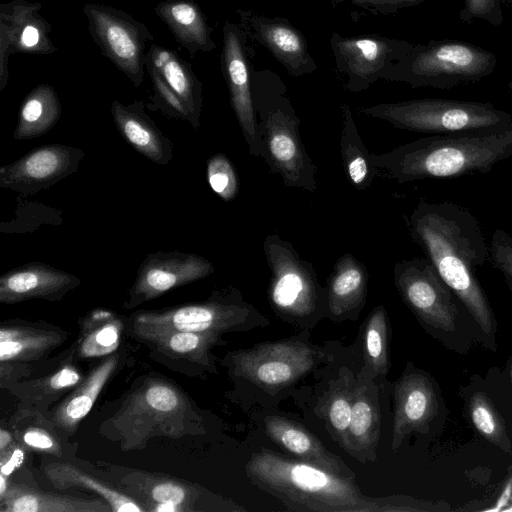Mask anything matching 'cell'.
I'll return each instance as SVG.
<instances>
[{
    "label": "cell",
    "mask_w": 512,
    "mask_h": 512,
    "mask_svg": "<svg viewBox=\"0 0 512 512\" xmlns=\"http://www.w3.org/2000/svg\"><path fill=\"white\" fill-rule=\"evenodd\" d=\"M511 380H512V367H511Z\"/></svg>",
    "instance_id": "51"
},
{
    "label": "cell",
    "mask_w": 512,
    "mask_h": 512,
    "mask_svg": "<svg viewBox=\"0 0 512 512\" xmlns=\"http://www.w3.org/2000/svg\"><path fill=\"white\" fill-rule=\"evenodd\" d=\"M78 359L75 341L56 356L50 368L44 367L42 374L19 380L6 390L19 401L18 406L48 412L54 403L84 380L86 375L77 364Z\"/></svg>",
    "instance_id": "22"
},
{
    "label": "cell",
    "mask_w": 512,
    "mask_h": 512,
    "mask_svg": "<svg viewBox=\"0 0 512 512\" xmlns=\"http://www.w3.org/2000/svg\"><path fill=\"white\" fill-rule=\"evenodd\" d=\"M368 272L351 253L335 262L326 285V317L335 321L355 318L366 302Z\"/></svg>",
    "instance_id": "29"
},
{
    "label": "cell",
    "mask_w": 512,
    "mask_h": 512,
    "mask_svg": "<svg viewBox=\"0 0 512 512\" xmlns=\"http://www.w3.org/2000/svg\"><path fill=\"white\" fill-rule=\"evenodd\" d=\"M393 273L399 295L419 320L439 330H455L456 295L428 259L401 260L394 265Z\"/></svg>",
    "instance_id": "14"
},
{
    "label": "cell",
    "mask_w": 512,
    "mask_h": 512,
    "mask_svg": "<svg viewBox=\"0 0 512 512\" xmlns=\"http://www.w3.org/2000/svg\"><path fill=\"white\" fill-rule=\"evenodd\" d=\"M501 3H504L506 5H511L512 4V0H499Z\"/></svg>",
    "instance_id": "49"
},
{
    "label": "cell",
    "mask_w": 512,
    "mask_h": 512,
    "mask_svg": "<svg viewBox=\"0 0 512 512\" xmlns=\"http://www.w3.org/2000/svg\"><path fill=\"white\" fill-rule=\"evenodd\" d=\"M121 317L105 309H95L81 319L77 344L79 359L105 357L117 351L124 325Z\"/></svg>",
    "instance_id": "37"
},
{
    "label": "cell",
    "mask_w": 512,
    "mask_h": 512,
    "mask_svg": "<svg viewBox=\"0 0 512 512\" xmlns=\"http://www.w3.org/2000/svg\"><path fill=\"white\" fill-rule=\"evenodd\" d=\"M113 484L136 500L145 512H239L237 503L208 489L170 475L126 468L115 464H98Z\"/></svg>",
    "instance_id": "11"
},
{
    "label": "cell",
    "mask_w": 512,
    "mask_h": 512,
    "mask_svg": "<svg viewBox=\"0 0 512 512\" xmlns=\"http://www.w3.org/2000/svg\"><path fill=\"white\" fill-rule=\"evenodd\" d=\"M8 427L16 441L28 452L62 458L72 450L48 412L17 405L8 421Z\"/></svg>",
    "instance_id": "34"
},
{
    "label": "cell",
    "mask_w": 512,
    "mask_h": 512,
    "mask_svg": "<svg viewBox=\"0 0 512 512\" xmlns=\"http://www.w3.org/2000/svg\"><path fill=\"white\" fill-rule=\"evenodd\" d=\"M125 361L123 352L105 356L61 401L48 411L61 435L69 440L93 408L104 387Z\"/></svg>",
    "instance_id": "25"
},
{
    "label": "cell",
    "mask_w": 512,
    "mask_h": 512,
    "mask_svg": "<svg viewBox=\"0 0 512 512\" xmlns=\"http://www.w3.org/2000/svg\"><path fill=\"white\" fill-rule=\"evenodd\" d=\"M143 100L125 105L111 103V115L124 140L138 153L158 165H167L174 156V145L145 112Z\"/></svg>",
    "instance_id": "26"
},
{
    "label": "cell",
    "mask_w": 512,
    "mask_h": 512,
    "mask_svg": "<svg viewBox=\"0 0 512 512\" xmlns=\"http://www.w3.org/2000/svg\"><path fill=\"white\" fill-rule=\"evenodd\" d=\"M27 453L29 452L17 441L0 451V474L10 477L24 463Z\"/></svg>",
    "instance_id": "46"
},
{
    "label": "cell",
    "mask_w": 512,
    "mask_h": 512,
    "mask_svg": "<svg viewBox=\"0 0 512 512\" xmlns=\"http://www.w3.org/2000/svg\"><path fill=\"white\" fill-rule=\"evenodd\" d=\"M132 337L171 369L187 375L216 373L212 348L222 345L221 335L146 327L129 323Z\"/></svg>",
    "instance_id": "19"
},
{
    "label": "cell",
    "mask_w": 512,
    "mask_h": 512,
    "mask_svg": "<svg viewBox=\"0 0 512 512\" xmlns=\"http://www.w3.org/2000/svg\"><path fill=\"white\" fill-rule=\"evenodd\" d=\"M152 84V94L146 107L152 111H160L171 119L186 121L190 124L188 110L179 97L169 88L160 74L150 65H145Z\"/></svg>",
    "instance_id": "41"
},
{
    "label": "cell",
    "mask_w": 512,
    "mask_h": 512,
    "mask_svg": "<svg viewBox=\"0 0 512 512\" xmlns=\"http://www.w3.org/2000/svg\"><path fill=\"white\" fill-rule=\"evenodd\" d=\"M330 46L344 87L358 93L383 79L390 66L406 56L414 44L378 34L343 37L334 32Z\"/></svg>",
    "instance_id": "13"
},
{
    "label": "cell",
    "mask_w": 512,
    "mask_h": 512,
    "mask_svg": "<svg viewBox=\"0 0 512 512\" xmlns=\"http://www.w3.org/2000/svg\"><path fill=\"white\" fill-rule=\"evenodd\" d=\"M411 238L485 334L493 314L476 270L489 261V244L476 216L458 203L421 200L407 218Z\"/></svg>",
    "instance_id": "1"
},
{
    "label": "cell",
    "mask_w": 512,
    "mask_h": 512,
    "mask_svg": "<svg viewBox=\"0 0 512 512\" xmlns=\"http://www.w3.org/2000/svg\"><path fill=\"white\" fill-rule=\"evenodd\" d=\"M489 262L504 276L512 292V234L494 230L489 243Z\"/></svg>",
    "instance_id": "43"
},
{
    "label": "cell",
    "mask_w": 512,
    "mask_h": 512,
    "mask_svg": "<svg viewBox=\"0 0 512 512\" xmlns=\"http://www.w3.org/2000/svg\"><path fill=\"white\" fill-rule=\"evenodd\" d=\"M327 359L322 347L290 338L232 351L222 364L235 380L267 394H276L292 387Z\"/></svg>",
    "instance_id": "9"
},
{
    "label": "cell",
    "mask_w": 512,
    "mask_h": 512,
    "mask_svg": "<svg viewBox=\"0 0 512 512\" xmlns=\"http://www.w3.org/2000/svg\"><path fill=\"white\" fill-rule=\"evenodd\" d=\"M341 110L343 121L339 146L343 170L351 186L363 191L371 186L378 169L359 135L349 105L342 104Z\"/></svg>",
    "instance_id": "36"
},
{
    "label": "cell",
    "mask_w": 512,
    "mask_h": 512,
    "mask_svg": "<svg viewBox=\"0 0 512 512\" xmlns=\"http://www.w3.org/2000/svg\"><path fill=\"white\" fill-rule=\"evenodd\" d=\"M387 312L382 305L368 315L364 327L365 364L359 375L371 379L385 376L389 370V335Z\"/></svg>",
    "instance_id": "39"
},
{
    "label": "cell",
    "mask_w": 512,
    "mask_h": 512,
    "mask_svg": "<svg viewBox=\"0 0 512 512\" xmlns=\"http://www.w3.org/2000/svg\"><path fill=\"white\" fill-rule=\"evenodd\" d=\"M459 19L463 23H471L474 19H479L499 27L504 21L501 2L499 0H464Z\"/></svg>",
    "instance_id": "44"
},
{
    "label": "cell",
    "mask_w": 512,
    "mask_h": 512,
    "mask_svg": "<svg viewBox=\"0 0 512 512\" xmlns=\"http://www.w3.org/2000/svg\"><path fill=\"white\" fill-rule=\"evenodd\" d=\"M82 11L88 32L102 55L134 87H140L146 71L147 44L153 40L149 28L127 12L106 4L86 3Z\"/></svg>",
    "instance_id": "12"
},
{
    "label": "cell",
    "mask_w": 512,
    "mask_h": 512,
    "mask_svg": "<svg viewBox=\"0 0 512 512\" xmlns=\"http://www.w3.org/2000/svg\"><path fill=\"white\" fill-rule=\"evenodd\" d=\"M253 102L258 131L264 144L270 171L285 186L311 193L317 191V166L300 136V120L289 98L277 86L253 77Z\"/></svg>",
    "instance_id": "5"
},
{
    "label": "cell",
    "mask_w": 512,
    "mask_h": 512,
    "mask_svg": "<svg viewBox=\"0 0 512 512\" xmlns=\"http://www.w3.org/2000/svg\"><path fill=\"white\" fill-rule=\"evenodd\" d=\"M128 323L166 330L221 335L246 331L268 324L239 290L227 287L214 291L209 299L161 310H139Z\"/></svg>",
    "instance_id": "10"
},
{
    "label": "cell",
    "mask_w": 512,
    "mask_h": 512,
    "mask_svg": "<svg viewBox=\"0 0 512 512\" xmlns=\"http://www.w3.org/2000/svg\"><path fill=\"white\" fill-rule=\"evenodd\" d=\"M68 339V333L46 322L10 319L0 324V387L37 371L56 348Z\"/></svg>",
    "instance_id": "15"
},
{
    "label": "cell",
    "mask_w": 512,
    "mask_h": 512,
    "mask_svg": "<svg viewBox=\"0 0 512 512\" xmlns=\"http://www.w3.org/2000/svg\"><path fill=\"white\" fill-rule=\"evenodd\" d=\"M41 4L30 0H12L0 5V91L9 79L8 60L14 53L51 55L50 23L40 14Z\"/></svg>",
    "instance_id": "20"
},
{
    "label": "cell",
    "mask_w": 512,
    "mask_h": 512,
    "mask_svg": "<svg viewBox=\"0 0 512 512\" xmlns=\"http://www.w3.org/2000/svg\"><path fill=\"white\" fill-rule=\"evenodd\" d=\"M61 112L55 89L49 84L37 85L20 104L13 138L29 140L47 134L58 123Z\"/></svg>",
    "instance_id": "35"
},
{
    "label": "cell",
    "mask_w": 512,
    "mask_h": 512,
    "mask_svg": "<svg viewBox=\"0 0 512 512\" xmlns=\"http://www.w3.org/2000/svg\"><path fill=\"white\" fill-rule=\"evenodd\" d=\"M16 439L10 428L1 427L0 429V451H3L15 443Z\"/></svg>",
    "instance_id": "48"
},
{
    "label": "cell",
    "mask_w": 512,
    "mask_h": 512,
    "mask_svg": "<svg viewBox=\"0 0 512 512\" xmlns=\"http://www.w3.org/2000/svg\"><path fill=\"white\" fill-rule=\"evenodd\" d=\"M267 436L294 458L330 472L356 479L351 468L300 423L280 415L264 419Z\"/></svg>",
    "instance_id": "27"
},
{
    "label": "cell",
    "mask_w": 512,
    "mask_h": 512,
    "mask_svg": "<svg viewBox=\"0 0 512 512\" xmlns=\"http://www.w3.org/2000/svg\"><path fill=\"white\" fill-rule=\"evenodd\" d=\"M236 13L248 39L267 49L290 75L300 77L317 69L304 35L286 18L244 9Z\"/></svg>",
    "instance_id": "21"
},
{
    "label": "cell",
    "mask_w": 512,
    "mask_h": 512,
    "mask_svg": "<svg viewBox=\"0 0 512 512\" xmlns=\"http://www.w3.org/2000/svg\"><path fill=\"white\" fill-rule=\"evenodd\" d=\"M0 512H113L101 497H79L43 491L24 483L10 482L0 496Z\"/></svg>",
    "instance_id": "31"
},
{
    "label": "cell",
    "mask_w": 512,
    "mask_h": 512,
    "mask_svg": "<svg viewBox=\"0 0 512 512\" xmlns=\"http://www.w3.org/2000/svg\"><path fill=\"white\" fill-rule=\"evenodd\" d=\"M512 497V465L509 467L508 475L505 479L502 490L499 494V497L496 501L494 511H502L505 510L507 506H509Z\"/></svg>",
    "instance_id": "47"
},
{
    "label": "cell",
    "mask_w": 512,
    "mask_h": 512,
    "mask_svg": "<svg viewBox=\"0 0 512 512\" xmlns=\"http://www.w3.org/2000/svg\"><path fill=\"white\" fill-rule=\"evenodd\" d=\"M80 284V278L71 273L32 261L0 276V303L16 304L32 299L58 302Z\"/></svg>",
    "instance_id": "23"
},
{
    "label": "cell",
    "mask_w": 512,
    "mask_h": 512,
    "mask_svg": "<svg viewBox=\"0 0 512 512\" xmlns=\"http://www.w3.org/2000/svg\"><path fill=\"white\" fill-rule=\"evenodd\" d=\"M100 434L117 442L122 451L145 449L155 437L173 440L205 432L195 405L173 382L142 377L118 409L101 423Z\"/></svg>",
    "instance_id": "4"
},
{
    "label": "cell",
    "mask_w": 512,
    "mask_h": 512,
    "mask_svg": "<svg viewBox=\"0 0 512 512\" xmlns=\"http://www.w3.org/2000/svg\"><path fill=\"white\" fill-rule=\"evenodd\" d=\"M249 481L277 498L290 511L441 512L442 501L406 495L372 497L355 479L262 448L245 465Z\"/></svg>",
    "instance_id": "2"
},
{
    "label": "cell",
    "mask_w": 512,
    "mask_h": 512,
    "mask_svg": "<svg viewBox=\"0 0 512 512\" xmlns=\"http://www.w3.org/2000/svg\"><path fill=\"white\" fill-rule=\"evenodd\" d=\"M154 12L190 57L216 48L212 38L213 28L208 24L200 6L193 0H164L155 6Z\"/></svg>",
    "instance_id": "32"
},
{
    "label": "cell",
    "mask_w": 512,
    "mask_h": 512,
    "mask_svg": "<svg viewBox=\"0 0 512 512\" xmlns=\"http://www.w3.org/2000/svg\"><path fill=\"white\" fill-rule=\"evenodd\" d=\"M222 32L221 69L230 103L250 154L264 159L265 149L258 131L253 102V75L248 60V37L239 24L229 20L225 21Z\"/></svg>",
    "instance_id": "16"
},
{
    "label": "cell",
    "mask_w": 512,
    "mask_h": 512,
    "mask_svg": "<svg viewBox=\"0 0 512 512\" xmlns=\"http://www.w3.org/2000/svg\"><path fill=\"white\" fill-rule=\"evenodd\" d=\"M426 0H331L336 4L346 3L375 15H392L398 11L419 5Z\"/></svg>",
    "instance_id": "45"
},
{
    "label": "cell",
    "mask_w": 512,
    "mask_h": 512,
    "mask_svg": "<svg viewBox=\"0 0 512 512\" xmlns=\"http://www.w3.org/2000/svg\"><path fill=\"white\" fill-rule=\"evenodd\" d=\"M469 414L476 430L489 442L506 453L512 444L505 423L491 400L482 392L475 393L469 402Z\"/></svg>",
    "instance_id": "40"
},
{
    "label": "cell",
    "mask_w": 512,
    "mask_h": 512,
    "mask_svg": "<svg viewBox=\"0 0 512 512\" xmlns=\"http://www.w3.org/2000/svg\"><path fill=\"white\" fill-rule=\"evenodd\" d=\"M43 473L52 486L60 491H89L104 499L113 512H145L144 508L111 482L90 474L68 462H48Z\"/></svg>",
    "instance_id": "33"
},
{
    "label": "cell",
    "mask_w": 512,
    "mask_h": 512,
    "mask_svg": "<svg viewBox=\"0 0 512 512\" xmlns=\"http://www.w3.org/2000/svg\"><path fill=\"white\" fill-rule=\"evenodd\" d=\"M508 88H509L510 91H512V78L508 82Z\"/></svg>",
    "instance_id": "50"
},
{
    "label": "cell",
    "mask_w": 512,
    "mask_h": 512,
    "mask_svg": "<svg viewBox=\"0 0 512 512\" xmlns=\"http://www.w3.org/2000/svg\"><path fill=\"white\" fill-rule=\"evenodd\" d=\"M263 251L271 276L267 290L274 312L298 327H308L326 316V288L313 265L277 234L266 236Z\"/></svg>",
    "instance_id": "7"
},
{
    "label": "cell",
    "mask_w": 512,
    "mask_h": 512,
    "mask_svg": "<svg viewBox=\"0 0 512 512\" xmlns=\"http://www.w3.org/2000/svg\"><path fill=\"white\" fill-rule=\"evenodd\" d=\"M360 112L410 132L433 135L477 130L512 122V115L487 102L423 98L381 103Z\"/></svg>",
    "instance_id": "8"
},
{
    "label": "cell",
    "mask_w": 512,
    "mask_h": 512,
    "mask_svg": "<svg viewBox=\"0 0 512 512\" xmlns=\"http://www.w3.org/2000/svg\"><path fill=\"white\" fill-rule=\"evenodd\" d=\"M84 156L82 149L65 144L36 147L0 167V187L25 196L37 194L75 173Z\"/></svg>",
    "instance_id": "18"
},
{
    "label": "cell",
    "mask_w": 512,
    "mask_h": 512,
    "mask_svg": "<svg viewBox=\"0 0 512 512\" xmlns=\"http://www.w3.org/2000/svg\"><path fill=\"white\" fill-rule=\"evenodd\" d=\"M509 505H512V497H511V501H510V504Z\"/></svg>",
    "instance_id": "52"
},
{
    "label": "cell",
    "mask_w": 512,
    "mask_h": 512,
    "mask_svg": "<svg viewBox=\"0 0 512 512\" xmlns=\"http://www.w3.org/2000/svg\"><path fill=\"white\" fill-rule=\"evenodd\" d=\"M145 65L152 66L179 97L190 115V125L196 131L201 125L203 88L191 64L176 51L151 43Z\"/></svg>",
    "instance_id": "30"
},
{
    "label": "cell",
    "mask_w": 512,
    "mask_h": 512,
    "mask_svg": "<svg viewBox=\"0 0 512 512\" xmlns=\"http://www.w3.org/2000/svg\"><path fill=\"white\" fill-rule=\"evenodd\" d=\"M214 271L209 260L194 253L177 250L149 253L142 260L136 279L127 291L123 308H136L172 289L206 278Z\"/></svg>",
    "instance_id": "17"
},
{
    "label": "cell",
    "mask_w": 512,
    "mask_h": 512,
    "mask_svg": "<svg viewBox=\"0 0 512 512\" xmlns=\"http://www.w3.org/2000/svg\"><path fill=\"white\" fill-rule=\"evenodd\" d=\"M206 176L211 189L223 201L230 202L238 195L237 174L225 154L216 153L207 160Z\"/></svg>",
    "instance_id": "42"
},
{
    "label": "cell",
    "mask_w": 512,
    "mask_h": 512,
    "mask_svg": "<svg viewBox=\"0 0 512 512\" xmlns=\"http://www.w3.org/2000/svg\"><path fill=\"white\" fill-rule=\"evenodd\" d=\"M380 419L377 387L371 378L358 374L343 449L362 463L374 461L380 435Z\"/></svg>",
    "instance_id": "28"
},
{
    "label": "cell",
    "mask_w": 512,
    "mask_h": 512,
    "mask_svg": "<svg viewBox=\"0 0 512 512\" xmlns=\"http://www.w3.org/2000/svg\"><path fill=\"white\" fill-rule=\"evenodd\" d=\"M512 157V122L432 135L371 154L378 174L398 183L486 174Z\"/></svg>",
    "instance_id": "3"
},
{
    "label": "cell",
    "mask_w": 512,
    "mask_h": 512,
    "mask_svg": "<svg viewBox=\"0 0 512 512\" xmlns=\"http://www.w3.org/2000/svg\"><path fill=\"white\" fill-rule=\"evenodd\" d=\"M356 379L351 373L343 372L332 381L328 390L316 406V411L325 423L331 436L343 448L350 423Z\"/></svg>",
    "instance_id": "38"
},
{
    "label": "cell",
    "mask_w": 512,
    "mask_h": 512,
    "mask_svg": "<svg viewBox=\"0 0 512 512\" xmlns=\"http://www.w3.org/2000/svg\"><path fill=\"white\" fill-rule=\"evenodd\" d=\"M493 52L460 40H429L390 66L383 80L404 82L412 88L451 89L476 83L497 66Z\"/></svg>",
    "instance_id": "6"
},
{
    "label": "cell",
    "mask_w": 512,
    "mask_h": 512,
    "mask_svg": "<svg viewBox=\"0 0 512 512\" xmlns=\"http://www.w3.org/2000/svg\"><path fill=\"white\" fill-rule=\"evenodd\" d=\"M437 411V396L430 379L419 372L403 374L394 390L391 448L397 450L413 432H425Z\"/></svg>",
    "instance_id": "24"
}]
</instances>
